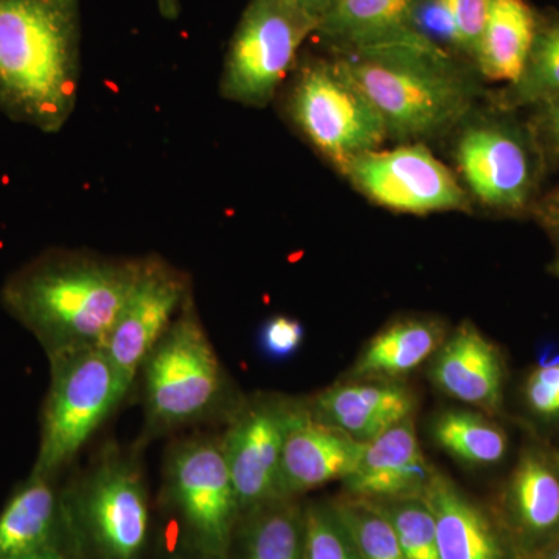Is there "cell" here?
<instances>
[{
    "label": "cell",
    "instance_id": "cell-2",
    "mask_svg": "<svg viewBox=\"0 0 559 559\" xmlns=\"http://www.w3.org/2000/svg\"><path fill=\"white\" fill-rule=\"evenodd\" d=\"M81 84V0H0V110L57 134Z\"/></svg>",
    "mask_w": 559,
    "mask_h": 559
},
{
    "label": "cell",
    "instance_id": "cell-13",
    "mask_svg": "<svg viewBox=\"0 0 559 559\" xmlns=\"http://www.w3.org/2000/svg\"><path fill=\"white\" fill-rule=\"evenodd\" d=\"M193 296V283L186 271L157 253L142 257L134 288L103 345L131 388L150 353Z\"/></svg>",
    "mask_w": 559,
    "mask_h": 559
},
{
    "label": "cell",
    "instance_id": "cell-9",
    "mask_svg": "<svg viewBox=\"0 0 559 559\" xmlns=\"http://www.w3.org/2000/svg\"><path fill=\"white\" fill-rule=\"evenodd\" d=\"M319 21L286 0H250L231 36L221 72L224 100L266 108L296 69Z\"/></svg>",
    "mask_w": 559,
    "mask_h": 559
},
{
    "label": "cell",
    "instance_id": "cell-4",
    "mask_svg": "<svg viewBox=\"0 0 559 559\" xmlns=\"http://www.w3.org/2000/svg\"><path fill=\"white\" fill-rule=\"evenodd\" d=\"M142 441L223 418L226 421L240 401L231 399V385L218 353L198 312L194 296L143 362Z\"/></svg>",
    "mask_w": 559,
    "mask_h": 559
},
{
    "label": "cell",
    "instance_id": "cell-39",
    "mask_svg": "<svg viewBox=\"0 0 559 559\" xmlns=\"http://www.w3.org/2000/svg\"><path fill=\"white\" fill-rule=\"evenodd\" d=\"M550 272L559 277V252L558 255L555 257L554 263L550 264Z\"/></svg>",
    "mask_w": 559,
    "mask_h": 559
},
{
    "label": "cell",
    "instance_id": "cell-5",
    "mask_svg": "<svg viewBox=\"0 0 559 559\" xmlns=\"http://www.w3.org/2000/svg\"><path fill=\"white\" fill-rule=\"evenodd\" d=\"M70 525L84 559H145L151 500L134 450L108 444L90 468L62 488Z\"/></svg>",
    "mask_w": 559,
    "mask_h": 559
},
{
    "label": "cell",
    "instance_id": "cell-33",
    "mask_svg": "<svg viewBox=\"0 0 559 559\" xmlns=\"http://www.w3.org/2000/svg\"><path fill=\"white\" fill-rule=\"evenodd\" d=\"M528 130L543 154L546 167L559 164V95L533 108Z\"/></svg>",
    "mask_w": 559,
    "mask_h": 559
},
{
    "label": "cell",
    "instance_id": "cell-20",
    "mask_svg": "<svg viewBox=\"0 0 559 559\" xmlns=\"http://www.w3.org/2000/svg\"><path fill=\"white\" fill-rule=\"evenodd\" d=\"M305 406L319 421L344 430L362 443H369L392 426L412 417L415 399L404 385L369 380L331 385Z\"/></svg>",
    "mask_w": 559,
    "mask_h": 559
},
{
    "label": "cell",
    "instance_id": "cell-36",
    "mask_svg": "<svg viewBox=\"0 0 559 559\" xmlns=\"http://www.w3.org/2000/svg\"><path fill=\"white\" fill-rule=\"evenodd\" d=\"M286 2L293 3L294 7L319 21L325 14V11L330 9L333 0H286Z\"/></svg>",
    "mask_w": 559,
    "mask_h": 559
},
{
    "label": "cell",
    "instance_id": "cell-17",
    "mask_svg": "<svg viewBox=\"0 0 559 559\" xmlns=\"http://www.w3.org/2000/svg\"><path fill=\"white\" fill-rule=\"evenodd\" d=\"M436 473L419 448L415 421L409 417L366 443L358 466L344 485L352 498H421Z\"/></svg>",
    "mask_w": 559,
    "mask_h": 559
},
{
    "label": "cell",
    "instance_id": "cell-28",
    "mask_svg": "<svg viewBox=\"0 0 559 559\" xmlns=\"http://www.w3.org/2000/svg\"><path fill=\"white\" fill-rule=\"evenodd\" d=\"M384 514L399 536L406 559H440L437 528L426 500L421 498L370 500Z\"/></svg>",
    "mask_w": 559,
    "mask_h": 559
},
{
    "label": "cell",
    "instance_id": "cell-1",
    "mask_svg": "<svg viewBox=\"0 0 559 559\" xmlns=\"http://www.w3.org/2000/svg\"><path fill=\"white\" fill-rule=\"evenodd\" d=\"M142 257L51 249L14 272L0 299L43 345L58 353L103 347L139 277Z\"/></svg>",
    "mask_w": 559,
    "mask_h": 559
},
{
    "label": "cell",
    "instance_id": "cell-30",
    "mask_svg": "<svg viewBox=\"0 0 559 559\" xmlns=\"http://www.w3.org/2000/svg\"><path fill=\"white\" fill-rule=\"evenodd\" d=\"M524 400L535 417L546 421L559 419V347L539 349L535 367L524 382Z\"/></svg>",
    "mask_w": 559,
    "mask_h": 559
},
{
    "label": "cell",
    "instance_id": "cell-11",
    "mask_svg": "<svg viewBox=\"0 0 559 559\" xmlns=\"http://www.w3.org/2000/svg\"><path fill=\"white\" fill-rule=\"evenodd\" d=\"M345 176L374 204L426 215L468 209V194L423 143L374 150L353 160Z\"/></svg>",
    "mask_w": 559,
    "mask_h": 559
},
{
    "label": "cell",
    "instance_id": "cell-7",
    "mask_svg": "<svg viewBox=\"0 0 559 559\" xmlns=\"http://www.w3.org/2000/svg\"><path fill=\"white\" fill-rule=\"evenodd\" d=\"M293 73L286 109L320 156L345 175L353 160L381 148L384 120L334 58H308Z\"/></svg>",
    "mask_w": 559,
    "mask_h": 559
},
{
    "label": "cell",
    "instance_id": "cell-37",
    "mask_svg": "<svg viewBox=\"0 0 559 559\" xmlns=\"http://www.w3.org/2000/svg\"><path fill=\"white\" fill-rule=\"evenodd\" d=\"M156 3L162 17H165L167 21L178 20L180 13L179 0H156Z\"/></svg>",
    "mask_w": 559,
    "mask_h": 559
},
{
    "label": "cell",
    "instance_id": "cell-6",
    "mask_svg": "<svg viewBox=\"0 0 559 559\" xmlns=\"http://www.w3.org/2000/svg\"><path fill=\"white\" fill-rule=\"evenodd\" d=\"M50 385L32 473L58 477L132 389L105 348L49 356Z\"/></svg>",
    "mask_w": 559,
    "mask_h": 559
},
{
    "label": "cell",
    "instance_id": "cell-21",
    "mask_svg": "<svg viewBox=\"0 0 559 559\" xmlns=\"http://www.w3.org/2000/svg\"><path fill=\"white\" fill-rule=\"evenodd\" d=\"M415 5L417 0H333L314 36L336 53L417 39Z\"/></svg>",
    "mask_w": 559,
    "mask_h": 559
},
{
    "label": "cell",
    "instance_id": "cell-29",
    "mask_svg": "<svg viewBox=\"0 0 559 559\" xmlns=\"http://www.w3.org/2000/svg\"><path fill=\"white\" fill-rule=\"evenodd\" d=\"M304 559H360L333 506L304 509Z\"/></svg>",
    "mask_w": 559,
    "mask_h": 559
},
{
    "label": "cell",
    "instance_id": "cell-34",
    "mask_svg": "<svg viewBox=\"0 0 559 559\" xmlns=\"http://www.w3.org/2000/svg\"><path fill=\"white\" fill-rule=\"evenodd\" d=\"M156 547V559H212L191 546L170 518L162 536H157Z\"/></svg>",
    "mask_w": 559,
    "mask_h": 559
},
{
    "label": "cell",
    "instance_id": "cell-27",
    "mask_svg": "<svg viewBox=\"0 0 559 559\" xmlns=\"http://www.w3.org/2000/svg\"><path fill=\"white\" fill-rule=\"evenodd\" d=\"M360 559H406L388 518L370 500L352 498L333 503Z\"/></svg>",
    "mask_w": 559,
    "mask_h": 559
},
{
    "label": "cell",
    "instance_id": "cell-38",
    "mask_svg": "<svg viewBox=\"0 0 559 559\" xmlns=\"http://www.w3.org/2000/svg\"><path fill=\"white\" fill-rule=\"evenodd\" d=\"M533 559H559V539L557 543L551 544L549 549L544 550L543 554Z\"/></svg>",
    "mask_w": 559,
    "mask_h": 559
},
{
    "label": "cell",
    "instance_id": "cell-10",
    "mask_svg": "<svg viewBox=\"0 0 559 559\" xmlns=\"http://www.w3.org/2000/svg\"><path fill=\"white\" fill-rule=\"evenodd\" d=\"M460 173L485 207L509 215L535 205L546 162L528 124L513 119L476 121L455 148Z\"/></svg>",
    "mask_w": 559,
    "mask_h": 559
},
{
    "label": "cell",
    "instance_id": "cell-3",
    "mask_svg": "<svg viewBox=\"0 0 559 559\" xmlns=\"http://www.w3.org/2000/svg\"><path fill=\"white\" fill-rule=\"evenodd\" d=\"M334 60L380 112L389 138L401 142L451 130L468 114L476 95L450 53L425 36L340 51Z\"/></svg>",
    "mask_w": 559,
    "mask_h": 559
},
{
    "label": "cell",
    "instance_id": "cell-24",
    "mask_svg": "<svg viewBox=\"0 0 559 559\" xmlns=\"http://www.w3.org/2000/svg\"><path fill=\"white\" fill-rule=\"evenodd\" d=\"M226 559H304V509L280 498L242 514Z\"/></svg>",
    "mask_w": 559,
    "mask_h": 559
},
{
    "label": "cell",
    "instance_id": "cell-23",
    "mask_svg": "<svg viewBox=\"0 0 559 559\" xmlns=\"http://www.w3.org/2000/svg\"><path fill=\"white\" fill-rule=\"evenodd\" d=\"M444 342V330L433 320L407 319L392 323L371 337L356 360L353 377L385 380L417 369Z\"/></svg>",
    "mask_w": 559,
    "mask_h": 559
},
{
    "label": "cell",
    "instance_id": "cell-25",
    "mask_svg": "<svg viewBox=\"0 0 559 559\" xmlns=\"http://www.w3.org/2000/svg\"><path fill=\"white\" fill-rule=\"evenodd\" d=\"M559 95V16H539L538 31L520 80L499 95L503 110L535 108Z\"/></svg>",
    "mask_w": 559,
    "mask_h": 559
},
{
    "label": "cell",
    "instance_id": "cell-22",
    "mask_svg": "<svg viewBox=\"0 0 559 559\" xmlns=\"http://www.w3.org/2000/svg\"><path fill=\"white\" fill-rule=\"evenodd\" d=\"M539 14L527 0H491L477 47V69L485 79L507 86L520 80L538 31Z\"/></svg>",
    "mask_w": 559,
    "mask_h": 559
},
{
    "label": "cell",
    "instance_id": "cell-8",
    "mask_svg": "<svg viewBox=\"0 0 559 559\" xmlns=\"http://www.w3.org/2000/svg\"><path fill=\"white\" fill-rule=\"evenodd\" d=\"M162 503L191 546L209 558H227L241 514L221 437L201 433L171 444Z\"/></svg>",
    "mask_w": 559,
    "mask_h": 559
},
{
    "label": "cell",
    "instance_id": "cell-14",
    "mask_svg": "<svg viewBox=\"0 0 559 559\" xmlns=\"http://www.w3.org/2000/svg\"><path fill=\"white\" fill-rule=\"evenodd\" d=\"M500 521L522 559L559 539V454L540 443L522 450L503 489Z\"/></svg>",
    "mask_w": 559,
    "mask_h": 559
},
{
    "label": "cell",
    "instance_id": "cell-32",
    "mask_svg": "<svg viewBox=\"0 0 559 559\" xmlns=\"http://www.w3.org/2000/svg\"><path fill=\"white\" fill-rule=\"evenodd\" d=\"M305 340L300 320L289 316H274L261 326L259 345L261 353L271 360H285L299 352Z\"/></svg>",
    "mask_w": 559,
    "mask_h": 559
},
{
    "label": "cell",
    "instance_id": "cell-26",
    "mask_svg": "<svg viewBox=\"0 0 559 559\" xmlns=\"http://www.w3.org/2000/svg\"><path fill=\"white\" fill-rule=\"evenodd\" d=\"M432 437L441 450L471 465H496L509 450L506 430L474 412H444L433 421Z\"/></svg>",
    "mask_w": 559,
    "mask_h": 559
},
{
    "label": "cell",
    "instance_id": "cell-12",
    "mask_svg": "<svg viewBox=\"0 0 559 559\" xmlns=\"http://www.w3.org/2000/svg\"><path fill=\"white\" fill-rule=\"evenodd\" d=\"M300 403L260 395L240 401L221 437L240 514L280 499L283 444ZM240 516V518H241Z\"/></svg>",
    "mask_w": 559,
    "mask_h": 559
},
{
    "label": "cell",
    "instance_id": "cell-16",
    "mask_svg": "<svg viewBox=\"0 0 559 559\" xmlns=\"http://www.w3.org/2000/svg\"><path fill=\"white\" fill-rule=\"evenodd\" d=\"M366 443L312 417L305 403L294 415L278 471V496L296 499L333 480L347 479Z\"/></svg>",
    "mask_w": 559,
    "mask_h": 559
},
{
    "label": "cell",
    "instance_id": "cell-35",
    "mask_svg": "<svg viewBox=\"0 0 559 559\" xmlns=\"http://www.w3.org/2000/svg\"><path fill=\"white\" fill-rule=\"evenodd\" d=\"M536 215L543 226L559 241V186L536 205Z\"/></svg>",
    "mask_w": 559,
    "mask_h": 559
},
{
    "label": "cell",
    "instance_id": "cell-18",
    "mask_svg": "<svg viewBox=\"0 0 559 559\" xmlns=\"http://www.w3.org/2000/svg\"><path fill=\"white\" fill-rule=\"evenodd\" d=\"M423 499L433 514L440 559H522L500 521L443 474L436 473Z\"/></svg>",
    "mask_w": 559,
    "mask_h": 559
},
{
    "label": "cell",
    "instance_id": "cell-19",
    "mask_svg": "<svg viewBox=\"0 0 559 559\" xmlns=\"http://www.w3.org/2000/svg\"><path fill=\"white\" fill-rule=\"evenodd\" d=\"M433 384L452 399L499 414L503 403L506 364L499 348L465 322L444 341L430 366Z\"/></svg>",
    "mask_w": 559,
    "mask_h": 559
},
{
    "label": "cell",
    "instance_id": "cell-31",
    "mask_svg": "<svg viewBox=\"0 0 559 559\" xmlns=\"http://www.w3.org/2000/svg\"><path fill=\"white\" fill-rule=\"evenodd\" d=\"M436 3L454 25L457 50L474 60L491 0H436Z\"/></svg>",
    "mask_w": 559,
    "mask_h": 559
},
{
    "label": "cell",
    "instance_id": "cell-15",
    "mask_svg": "<svg viewBox=\"0 0 559 559\" xmlns=\"http://www.w3.org/2000/svg\"><path fill=\"white\" fill-rule=\"evenodd\" d=\"M0 559H84L57 477L32 473L0 511Z\"/></svg>",
    "mask_w": 559,
    "mask_h": 559
}]
</instances>
